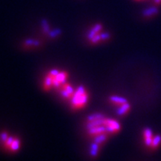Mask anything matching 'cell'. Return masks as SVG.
<instances>
[{
  "instance_id": "2e32d148",
  "label": "cell",
  "mask_w": 161,
  "mask_h": 161,
  "mask_svg": "<svg viewBox=\"0 0 161 161\" xmlns=\"http://www.w3.org/2000/svg\"><path fill=\"white\" fill-rule=\"evenodd\" d=\"M103 118H105V116H104L102 114H101V113H94V114H90V115L87 116V118H86V122H92V121L100 119Z\"/></svg>"
},
{
  "instance_id": "cb8c5ba5",
  "label": "cell",
  "mask_w": 161,
  "mask_h": 161,
  "mask_svg": "<svg viewBox=\"0 0 161 161\" xmlns=\"http://www.w3.org/2000/svg\"><path fill=\"white\" fill-rule=\"evenodd\" d=\"M101 37H102V41H106L110 38V35L108 32H104V33L101 34Z\"/></svg>"
},
{
  "instance_id": "8992f818",
  "label": "cell",
  "mask_w": 161,
  "mask_h": 161,
  "mask_svg": "<svg viewBox=\"0 0 161 161\" xmlns=\"http://www.w3.org/2000/svg\"><path fill=\"white\" fill-rule=\"evenodd\" d=\"M88 134H90V136H95L96 135H98V134H102V133H106V128L104 125H99L94 127V128H90V129L87 130Z\"/></svg>"
},
{
  "instance_id": "d4e9b609",
  "label": "cell",
  "mask_w": 161,
  "mask_h": 161,
  "mask_svg": "<svg viewBox=\"0 0 161 161\" xmlns=\"http://www.w3.org/2000/svg\"><path fill=\"white\" fill-rule=\"evenodd\" d=\"M59 72H60V70H58L57 69H52L49 72V74L52 76V77H54V76L58 75V74L59 73Z\"/></svg>"
},
{
  "instance_id": "5bb4252c",
  "label": "cell",
  "mask_w": 161,
  "mask_h": 161,
  "mask_svg": "<svg viewBox=\"0 0 161 161\" xmlns=\"http://www.w3.org/2000/svg\"><path fill=\"white\" fill-rule=\"evenodd\" d=\"M157 14H158V8H157V6L154 5V7H151L145 10L142 13V15L145 17H151L156 15Z\"/></svg>"
},
{
  "instance_id": "ac0fdd59",
  "label": "cell",
  "mask_w": 161,
  "mask_h": 161,
  "mask_svg": "<svg viewBox=\"0 0 161 161\" xmlns=\"http://www.w3.org/2000/svg\"><path fill=\"white\" fill-rule=\"evenodd\" d=\"M24 44H25V46H40V42L39 40H34V39H26L25 41H24Z\"/></svg>"
},
{
  "instance_id": "9a60e30c",
  "label": "cell",
  "mask_w": 161,
  "mask_h": 161,
  "mask_svg": "<svg viewBox=\"0 0 161 161\" xmlns=\"http://www.w3.org/2000/svg\"><path fill=\"white\" fill-rule=\"evenodd\" d=\"M108 135L106 134V133H102V134H98L94 136V142H97L98 144L102 145L107 140H108Z\"/></svg>"
},
{
  "instance_id": "7a4b0ae2",
  "label": "cell",
  "mask_w": 161,
  "mask_h": 161,
  "mask_svg": "<svg viewBox=\"0 0 161 161\" xmlns=\"http://www.w3.org/2000/svg\"><path fill=\"white\" fill-rule=\"evenodd\" d=\"M104 125L108 134H116L121 130V125L117 120L111 118H106L104 120Z\"/></svg>"
},
{
  "instance_id": "8fae6325",
  "label": "cell",
  "mask_w": 161,
  "mask_h": 161,
  "mask_svg": "<svg viewBox=\"0 0 161 161\" xmlns=\"http://www.w3.org/2000/svg\"><path fill=\"white\" fill-rule=\"evenodd\" d=\"M20 146H21V141L19 140V139L14 138L13 142H12L8 150H9L11 152H17L20 148Z\"/></svg>"
},
{
  "instance_id": "6da1fadb",
  "label": "cell",
  "mask_w": 161,
  "mask_h": 161,
  "mask_svg": "<svg viewBox=\"0 0 161 161\" xmlns=\"http://www.w3.org/2000/svg\"><path fill=\"white\" fill-rule=\"evenodd\" d=\"M89 94L84 86L80 85L75 90L71 98V107L74 110H79L84 108L89 102Z\"/></svg>"
},
{
  "instance_id": "52a82bcc",
  "label": "cell",
  "mask_w": 161,
  "mask_h": 161,
  "mask_svg": "<svg viewBox=\"0 0 161 161\" xmlns=\"http://www.w3.org/2000/svg\"><path fill=\"white\" fill-rule=\"evenodd\" d=\"M130 110V104L128 102H126L123 104H121L116 110V114L119 116H125L128 114Z\"/></svg>"
},
{
  "instance_id": "277c9868",
  "label": "cell",
  "mask_w": 161,
  "mask_h": 161,
  "mask_svg": "<svg viewBox=\"0 0 161 161\" xmlns=\"http://www.w3.org/2000/svg\"><path fill=\"white\" fill-rule=\"evenodd\" d=\"M60 88V96H61L64 98H65V99L71 98L72 96H73L74 92H75V90H74L73 86H72L70 84L67 83V82H66L65 84H63Z\"/></svg>"
},
{
  "instance_id": "5b68a950",
  "label": "cell",
  "mask_w": 161,
  "mask_h": 161,
  "mask_svg": "<svg viewBox=\"0 0 161 161\" xmlns=\"http://www.w3.org/2000/svg\"><path fill=\"white\" fill-rule=\"evenodd\" d=\"M154 137V136H153L152 130L148 128H145L143 130V139H144L145 145H146V146L151 148V146H152V144Z\"/></svg>"
},
{
  "instance_id": "d6986e66",
  "label": "cell",
  "mask_w": 161,
  "mask_h": 161,
  "mask_svg": "<svg viewBox=\"0 0 161 161\" xmlns=\"http://www.w3.org/2000/svg\"><path fill=\"white\" fill-rule=\"evenodd\" d=\"M41 25H42V29H43V31L46 35H48V33L51 31L50 29L49 23H48L47 19H43L41 20Z\"/></svg>"
},
{
  "instance_id": "484cf974",
  "label": "cell",
  "mask_w": 161,
  "mask_h": 161,
  "mask_svg": "<svg viewBox=\"0 0 161 161\" xmlns=\"http://www.w3.org/2000/svg\"><path fill=\"white\" fill-rule=\"evenodd\" d=\"M154 5L158 7V6H160L161 5V0H154Z\"/></svg>"
},
{
  "instance_id": "7c38bea8",
  "label": "cell",
  "mask_w": 161,
  "mask_h": 161,
  "mask_svg": "<svg viewBox=\"0 0 161 161\" xmlns=\"http://www.w3.org/2000/svg\"><path fill=\"white\" fill-rule=\"evenodd\" d=\"M105 118L100 119L94 120L92 121V122H86V129H90V128H94V127L99 126V125H104V120Z\"/></svg>"
},
{
  "instance_id": "603a6c76",
  "label": "cell",
  "mask_w": 161,
  "mask_h": 161,
  "mask_svg": "<svg viewBox=\"0 0 161 161\" xmlns=\"http://www.w3.org/2000/svg\"><path fill=\"white\" fill-rule=\"evenodd\" d=\"M100 41H102V37H101V34H98V35L94 36V37H92L91 40H90V42H91V43H92V44L98 43H99Z\"/></svg>"
},
{
  "instance_id": "4fadbf2b",
  "label": "cell",
  "mask_w": 161,
  "mask_h": 161,
  "mask_svg": "<svg viewBox=\"0 0 161 161\" xmlns=\"http://www.w3.org/2000/svg\"><path fill=\"white\" fill-rule=\"evenodd\" d=\"M52 86H53V83H52V77L49 74H48L45 77L43 82V89L46 90V91H49L51 89Z\"/></svg>"
},
{
  "instance_id": "44dd1931",
  "label": "cell",
  "mask_w": 161,
  "mask_h": 161,
  "mask_svg": "<svg viewBox=\"0 0 161 161\" xmlns=\"http://www.w3.org/2000/svg\"><path fill=\"white\" fill-rule=\"evenodd\" d=\"M14 138H15L14 136H9L8 138L7 139V140H6L5 142H4V143H3L4 147H5L6 149H8V148L10 147V146L11 145L12 142H13V141H14Z\"/></svg>"
},
{
  "instance_id": "ba28073f",
  "label": "cell",
  "mask_w": 161,
  "mask_h": 161,
  "mask_svg": "<svg viewBox=\"0 0 161 161\" xmlns=\"http://www.w3.org/2000/svg\"><path fill=\"white\" fill-rule=\"evenodd\" d=\"M101 30H102V25L101 23H97L93 27L90 29V31H89L87 35V38L88 40H91L94 36H96L98 34H99V32Z\"/></svg>"
},
{
  "instance_id": "30bf717a",
  "label": "cell",
  "mask_w": 161,
  "mask_h": 161,
  "mask_svg": "<svg viewBox=\"0 0 161 161\" xmlns=\"http://www.w3.org/2000/svg\"><path fill=\"white\" fill-rule=\"evenodd\" d=\"M109 100L112 103L117 104V105H121V104H123L126 102H128V100L125 98L122 97V96H110L109 97Z\"/></svg>"
},
{
  "instance_id": "7402d4cb",
  "label": "cell",
  "mask_w": 161,
  "mask_h": 161,
  "mask_svg": "<svg viewBox=\"0 0 161 161\" xmlns=\"http://www.w3.org/2000/svg\"><path fill=\"white\" fill-rule=\"evenodd\" d=\"M8 136L9 135L8 134V132L3 131L0 133V141H1L2 143H4V142L7 140V139L8 138Z\"/></svg>"
},
{
  "instance_id": "e0dca14e",
  "label": "cell",
  "mask_w": 161,
  "mask_h": 161,
  "mask_svg": "<svg viewBox=\"0 0 161 161\" xmlns=\"http://www.w3.org/2000/svg\"><path fill=\"white\" fill-rule=\"evenodd\" d=\"M161 144V136L160 135H156L154 136V140H153L152 144L151 146V148L152 149H156L158 148Z\"/></svg>"
},
{
  "instance_id": "9c48e42d",
  "label": "cell",
  "mask_w": 161,
  "mask_h": 161,
  "mask_svg": "<svg viewBox=\"0 0 161 161\" xmlns=\"http://www.w3.org/2000/svg\"><path fill=\"white\" fill-rule=\"evenodd\" d=\"M100 149V145L98 144L97 142H93L90 145V155L92 157V158H96L98 156V152H99Z\"/></svg>"
},
{
  "instance_id": "4316f807",
  "label": "cell",
  "mask_w": 161,
  "mask_h": 161,
  "mask_svg": "<svg viewBox=\"0 0 161 161\" xmlns=\"http://www.w3.org/2000/svg\"><path fill=\"white\" fill-rule=\"evenodd\" d=\"M135 1H142V0H135Z\"/></svg>"
},
{
  "instance_id": "ffe728a7",
  "label": "cell",
  "mask_w": 161,
  "mask_h": 161,
  "mask_svg": "<svg viewBox=\"0 0 161 161\" xmlns=\"http://www.w3.org/2000/svg\"><path fill=\"white\" fill-rule=\"evenodd\" d=\"M61 35V30L60 29H55L54 30H51L49 33H48V36H49V37L52 38V39H54V38L58 37V36H60Z\"/></svg>"
},
{
  "instance_id": "3957f363",
  "label": "cell",
  "mask_w": 161,
  "mask_h": 161,
  "mask_svg": "<svg viewBox=\"0 0 161 161\" xmlns=\"http://www.w3.org/2000/svg\"><path fill=\"white\" fill-rule=\"evenodd\" d=\"M68 78V73L66 71H60L58 75L52 77L53 86L55 88L60 87L66 82Z\"/></svg>"
}]
</instances>
